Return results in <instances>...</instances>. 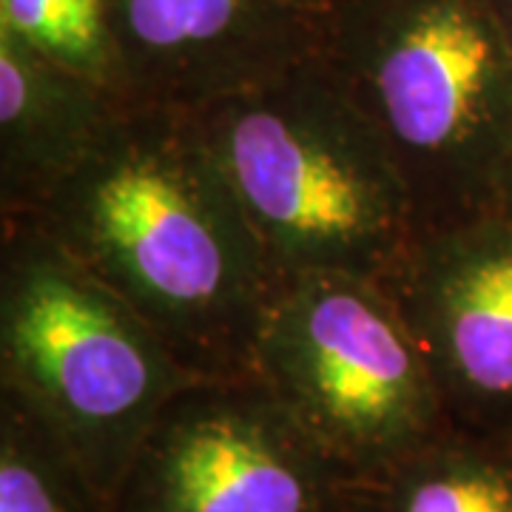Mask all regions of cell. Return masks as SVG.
Segmentation results:
<instances>
[{"label":"cell","mask_w":512,"mask_h":512,"mask_svg":"<svg viewBox=\"0 0 512 512\" xmlns=\"http://www.w3.org/2000/svg\"><path fill=\"white\" fill-rule=\"evenodd\" d=\"M0 512H111L40 413L0 387Z\"/></svg>","instance_id":"11"},{"label":"cell","mask_w":512,"mask_h":512,"mask_svg":"<svg viewBox=\"0 0 512 512\" xmlns=\"http://www.w3.org/2000/svg\"><path fill=\"white\" fill-rule=\"evenodd\" d=\"M163 336L32 220H0V387L114 498L165 402L194 382Z\"/></svg>","instance_id":"4"},{"label":"cell","mask_w":512,"mask_h":512,"mask_svg":"<svg viewBox=\"0 0 512 512\" xmlns=\"http://www.w3.org/2000/svg\"><path fill=\"white\" fill-rule=\"evenodd\" d=\"M319 57L384 137L416 234L490 211L512 154V40L487 0H333Z\"/></svg>","instance_id":"3"},{"label":"cell","mask_w":512,"mask_h":512,"mask_svg":"<svg viewBox=\"0 0 512 512\" xmlns=\"http://www.w3.org/2000/svg\"><path fill=\"white\" fill-rule=\"evenodd\" d=\"M32 220L197 379L254 376L276 279L194 111L126 100Z\"/></svg>","instance_id":"1"},{"label":"cell","mask_w":512,"mask_h":512,"mask_svg":"<svg viewBox=\"0 0 512 512\" xmlns=\"http://www.w3.org/2000/svg\"><path fill=\"white\" fill-rule=\"evenodd\" d=\"M254 376L342 487L379 484L453 430L416 336L367 276H279L256 330Z\"/></svg>","instance_id":"5"},{"label":"cell","mask_w":512,"mask_h":512,"mask_svg":"<svg viewBox=\"0 0 512 512\" xmlns=\"http://www.w3.org/2000/svg\"><path fill=\"white\" fill-rule=\"evenodd\" d=\"M379 285L416 336L450 427L484 439L512 430V220L421 231Z\"/></svg>","instance_id":"7"},{"label":"cell","mask_w":512,"mask_h":512,"mask_svg":"<svg viewBox=\"0 0 512 512\" xmlns=\"http://www.w3.org/2000/svg\"><path fill=\"white\" fill-rule=\"evenodd\" d=\"M123 103L0 32V220L35 217Z\"/></svg>","instance_id":"9"},{"label":"cell","mask_w":512,"mask_h":512,"mask_svg":"<svg viewBox=\"0 0 512 512\" xmlns=\"http://www.w3.org/2000/svg\"><path fill=\"white\" fill-rule=\"evenodd\" d=\"M339 493L262 379H194L154 419L111 512H330Z\"/></svg>","instance_id":"6"},{"label":"cell","mask_w":512,"mask_h":512,"mask_svg":"<svg viewBox=\"0 0 512 512\" xmlns=\"http://www.w3.org/2000/svg\"><path fill=\"white\" fill-rule=\"evenodd\" d=\"M487 214L512 220V154L504 160L498 177H495L493 197H490V211H487Z\"/></svg>","instance_id":"13"},{"label":"cell","mask_w":512,"mask_h":512,"mask_svg":"<svg viewBox=\"0 0 512 512\" xmlns=\"http://www.w3.org/2000/svg\"><path fill=\"white\" fill-rule=\"evenodd\" d=\"M194 117L276 276L379 282L416 237L390 148L319 55Z\"/></svg>","instance_id":"2"},{"label":"cell","mask_w":512,"mask_h":512,"mask_svg":"<svg viewBox=\"0 0 512 512\" xmlns=\"http://www.w3.org/2000/svg\"><path fill=\"white\" fill-rule=\"evenodd\" d=\"M487 6L493 9V15L501 23V29L512 40V0H487Z\"/></svg>","instance_id":"15"},{"label":"cell","mask_w":512,"mask_h":512,"mask_svg":"<svg viewBox=\"0 0 512 512\" xmlns=\"http://www.w3.org/2000/svg\"><path fill=\"white\" fill-rule=\"evenodd\" d=\"M0 32L128 100L109 0H0Z\"/></svg>","instance_id":"12"},{"label":"cell","mask_w":512,"mask_h":512,"mask_svg":"<svg viewBox=\"0 0 512 512\" xmlns=\"http://www.w3.org/2000/svg\"><path fill=\"white\" fill-rule=\"evenodd\" d=\"M131 103L200 111L322 52L333 0H109Z\"/></svg>","instance_id":"8"},{"label":"cell","mask_w":512,"mask_h":512,"mask_svg":"<svg viewBox=\"0 0 512 512\" xmlns=\"http://www.w3.org/2000/svg\"><path fill=\"white\" fill-rule=\"evenodd\" d=\"M330 512H370V507H367V501L362 498L359 490L342 487V493H339V498H336V504H333Z\"/></svg>","instance_id":"14"},{"label":"cell","mask_w":512,"mask_h":512,"mask_svg":"<svg viewBox=\"0 0 512 512\" xmlns=\"http://www.w3.org/2000/svg\"><path fill=\"white\" fill-rule=\"evenodd\" d=\"M495 441H501V444H504V447L510 450V456H512V430H507V433H504L501 439H495Z\"/></svg>","instance_id":"16"},{"label":"cell","mask_w":512,"mask_h":512,"mask_svg":"<svg viewBox=\"0 0 512 512\" xmlns=\"http://www.w3.org/2000/svg\"><path fill=\"white\" fill-rule=\"evenodd\" d=\"M370 512H512V456L495 439L450 430L373 487Z\"/></svg>","instance_id":"10"}]
</instances>
